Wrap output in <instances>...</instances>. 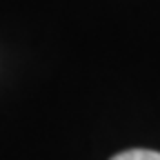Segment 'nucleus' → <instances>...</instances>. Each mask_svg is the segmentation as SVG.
<instances>
[{"label": "nucleus", "instance_id": "1", "mask_svg": "<svg viewBox=\"0 0 160 160\" xmlns=\"http://www.w3.org/2000/svg\"><path fill=\"white\" fill-rule=\"evenodd\" d=\"M111 160H160V151H151V149H129L113 156Z\"/></svg>", "mask_w": 160, "mask_h": 160}]
</instances>
